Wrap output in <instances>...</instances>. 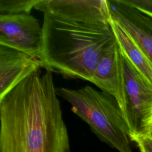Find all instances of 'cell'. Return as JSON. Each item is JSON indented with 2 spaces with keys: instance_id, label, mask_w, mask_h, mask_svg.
<instances>
[{
  "instance_id": "9",
  "label": "cell",
  "mask_w": 152,
  "mask_h": 152,
  "mask_svg": "<svg viewBox=\"0 0 152 152\" xmlns=\"http://www.w3.org/2000/svg\"><path fill=\"white\" fill-rule=\"evenodd\" d=\"M40 67L39 59L0 45V99Z\"/></svg>"
},
{
  "instance_id": "11",
  "label": "cell",
  "mask_w": 152,
  "mask_h": 152,
  "mask_svg": "<svg viewBox=\"0 0 152 152\" xmlns=\"http://www.w3.org/2000/svg\"><path fill=\"white\" fill-rule=\"evenodd\" d=\"M40 0H0V15L30 14Z\"/></svg>"
},
{
  "instance_id": "14",
  "label": "cell",
  "mask_w": 152,
  "mask_h": 152,
  "mask_svg": "<svg viewBox=\"0 0 152 152\" xmlns=\"http://www.w3.org/2000/svg\"><path fill=\"white\" fill-rule=\"evenodd\" d=\"M151 136H152V130H151Z\"/></svg>"
},
{
  "instance_id": "5",
  "label": "cell",
  "mask_w": 152,
  "mask_h": 152,
  "mask_svg": "<svg viewBox=\"0 0 152 152\" xmlns=\"http://www.w3.org/2000/svg\"><path fill=\"white\" fill-rule=\"evenodd\" d=\"M42 26L28 14L0 15V45L40 59Z\"/></svg>"
},
{
  "instance_id": "7",
  "label": "cell",
  "mask_w": 152,
  "mask_h": 152,
  "mask_svg": "<svg viewBox=\"0 0 152 152\" xmlns=\"http://www.w3.org/2000/svg\"><path fill=\"white\" fill-rule=\"evenodd\" d=\"M91 83L115 99L125 120L126 100L124 61L116 40L104 51L93 73Z\"/></svg>"
},
{
  "instance_id": "13",
  "label": "cell",
  "mask_w": 152,
  "mask_h": 152,
  "mask_svg": "<svg viewBox=\"0 0 152 152\" xmlns=\"http://www.w3.org/2000/svg\"><path fill=\"white\" fill-rule=\"evenodd\" d=\"M130 140L136 143L140 152H152V136L140 135L130 138Z\"/></svg>"
},
{
  "instance_id": "10",
  "label": "cell",
  "mask_w": 152,
  "mask_h": 152,
  "mask_svg": "<svg viewBox=\"0 0 152 152\" xmlns=\"http://www.w3.org/2000/svg\"><path fill=\"white\" fill-rule=\"evenodd\" d=\"M110 25L123 56L152 87V62L128 34L112 20Z\"/></svg>"
},
{
  "instance_id": "2",
  "label": "cell",
  "mask_w": 152,
  "mask_h": 152,
  "mask_svg": "<svg viewBox=\"0 0 152 152\" xmlns=\"http://www.w3.org/2000/svg\"><path fill=\"white\" fill-rule=\"evenodd\" d=\"M115 40L110 24H82L44 14L42 68L66 78L91 82L104 51Z\"/></svg>"
},
{
  "instance_id": "8",
  "label": "cell",
  "mask_w": 152,
  "mask_h": 152,
  "mask_svg": "<svg viewBox=\"0 0 152 152\" xmlns=\"http://www.w3.org/2000/svg\"><path fill=\"white\" fill-rule=\"evenodd\" d=\"M112 20L121 27L152 62V18L124 0H107Z\"/></svg>"
},
{
  "instance_id": "12",
  "label": "cell",
  "mask_w": 152,
  "mask_h": 152,
  "mask_svg": "<svg viewBox=\"0 0 152 152\" xmlns=\"http://www.w3.org/2000/svg\"><path fill=\"white\" fill-rule=\"evenodd\" d=\"M130 6L152 18V0H124Z\"/></svg>"
},
{
  "instance_id": "1",
  "label": "cell",
  "mask_w": 152,
  "mask_h": 152,
  "mask_svg": "<svg viewBox=\"0 0 152 152\" xmlns=\"http://www.w3.org/2000/svg\"><path fill=\"white\" fill-rule=\"evenodd\" d=\"M0 152H71L51 72L32 73L0 99Z\"/></svg>"
},
{
  "instance_id": "4",
  "label": "cell",
  "mask_w": 152,
  "mask_h": 152,
  "mask_svg": "<svg viewBox=\"0 0 152 152\" xmlns=\"http://www.w3.org/2000/svg\"><path fill=\"white\" fill-rule=\"evenodd\" d=\"M124 61L126 100L125 121L129 139L135 136L151 135L152 87L124 56Z\"/></svg>"
},
{
  "instance_id": "3",
  "label": "cell",
  "mask_w": 152,
  "mask_h": 152,
  "mask_svg": "<svg viewBox=\"0 0 152 152\" xmlns=\"http://www.w3.org/2000/svg\"><path fill=\"white\" fill-rule=\"evenodd\" d=\"M56 93L102 141L119 152H133L127 126L112 95L90 86L78 89L58 87Z\"/></svg>"
},
{
  "instance_id": "6",
  "label": "cell",
  "mask_w": 152,
  "mask_h": 152,
  "mask_svg": "<svg viewBox=\"0 0 152 152\" xmlns=\"http://www.w3.org/2000/svg\"><path fill=\"white\" fill-rule=\"evenodd\" d=\"M36 10L74 23L108 25L112 18L107 0H40Z\"/></svg>"
}]
</instances>
